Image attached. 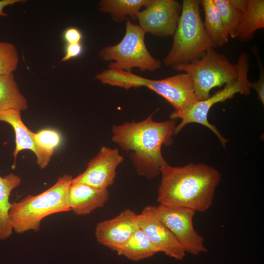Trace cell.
Segmentation results:
<instances>
[{"mask_svg": "<svg viewBox=\"0 0 264 264\" xmlns=\"http://www.w3.org/2000/svg\"><path fill=\"white\" fill-rule=\"evenodd\" d=\"M28 103L20 91L13 73L0 75V110H26Z\"/></svg>", "mask_w": 264, "mask_h": 264, "instance_id": "44dd1931", "label": "cell"}, {"mask_svg": "<svg viewBox=\"0 0 264 264\" xmlns=\"http://www.w3.org/2000/svg\"><path fill=\"white\" fill-rule=\"evenodd\" d=\"M64 37L67 44H78L80 43L82 35L78 29L70 27L65 31Z\"/></svg>", "mask_w": 264, "mask_h": 264, "instance_id": "d4e9b609", "label": "cell"}, {"mask_svg": "<svg viewBox=\"0 0 264 264\" xmlns=\"http://www.w3.org/2000/svg\"><path fill=\"white\" fill-rule=\"evenodd\" d=\"M105 85L129 89L145 87L164 98L174 108L170 115L175 116L188 110L198 101L190 76L184 72L160 80L142 77L132 71L107 69L103 75Z\"/></svg>", "mask_w": 264, "mask_h": 264, "instance_id": "277c9868", "label": "cell"}, {"mask_svg": "<svg viewBox=\"0 0 264 264\" xmlns=\"http://www.w3.org/2000/svg\"><path fill=\"white\" fill-rule=\"evenodd\" d=\"M250 88L254 89L258 94L259 100L264 104V73L263 69H261L260 76L258 80L250 83Z\"/></svg>", "mask_w": 264, "mask_h": 264, "instance_id": "4316f807", "label": "cell"}, {"mask_svg": "<svg viewBox=\"0 0 264 264\" xmlns=\"http://www.w3.org/2000/svg\"><path fill=\"white\" fill-rule=\"evenodd\" d=\"M72 179L70 175H63L42 193L28 195L20 201L11 203L8 217L13 231L18 234L30 230L37 232L46 217L71 211L67 194Z\"/></svg>", "mask_w": 264, "mask_h": 264, "instance_id": "3957f363", "label": "cell"}, {"mask_svg": "<svg viewBox=\"0 0 264 264\" xmlns=\"http://www.w3.org/2000/svg\"><path fill=\"white\" fill-rule=\"evenodd\" d=\"M22 180L18 175L10 173L0 176V240L8 238L12 234L8 213L11 203L9 197L12 191L19 186Z\"/></svg>", "mask_w": 264, "mask_h": 264, "instance_id": "d6986e66", "label": "cell"}, {"mask_svg": "<svg viewBox=\"0 0 264 264\" xmlns=\"http://www.w3.org/2000/svg\"><path fill=\"white\" fill-rule=\"evenodd\" d=\"M140 228L159 252L181 260L186 252L176 237L158 218L156 206H148L138 214Z\"/></svg>", "mask_w": 264, "mask_h": 264, "instance_id": "7c38bea8", "label": "cell"}, {"mask_svg": "<svg viewBox=\"0 0 264 264\" xmlns=\"http://www.w3.org/2000/svg\"><path fill=\"white\" fill-rule=\"evenodd\" d=\"M182 4L175 0H151L138 14L139 26L154 35L173 36L180 16Z\"/></svg>", "mask_w": 264, "mask_h": 264, "instance_id": "30bf717a", "label": "cell"}, {"mask_svg": "<svg viewBox=\"0 0 264 264\" xmlns=\"http://www.w3.org/2000/svg\"><path fill=\"white\" fill-rule=\"evenodd\" d=\"M223 24L228 34L235 38V34L239 24L242 12L235 8L229 0H214Z\"/></svg>", "mask_w": 264, "mask_h": 264, "instance_id": "7402d4cb", "label": "cell"}, {"mask_svg": "<svg viewBox=\"0 0 264 264\" xmlns=\"http://www.w3.org/2000/svg\"><path fill=\"white\" fill-rule=\"evenodd\" d=\"M176 120L156 122L152 115L139 122H127L111 128V140L130 157L137 173L148 179L160 174V168L168 163L163 156V145L170 146Z\"/></svg>", "mask_w": 264, "mask_h": 264, "instance_id": "6da1fadb", "label": "cell"}, {"mask_svg": "<svg viewBox=\"0 0 264 264\" xmlns=\"http://www.w3.org/2000/svg\"><path fill=\"white\" fill-rule=\"evenodd\" d=\"M145 32L129 19L126 22V32L117 44L103 47L100 57L109 62V69L132 71L133 68L154 71L160 68L161 62L148 51L145 42Z\"/></svg>", "mask_w": 264, "mask_h": 264, "instance_id": "52a82bcc", "label": "cell"}, {"mask_svg": "<svg viewBox=\"0 0 264 264\" xmlns=\"http://www.w3.org/2000/svg\"><path fill=\"white\" fill-rule=\"evenodd\" d=\"M0 122L9 124L14 131L16 143L13 151L14 164L20 152L29 150L36 155L37 163L41 169H44L48 165L51 158L36 145L32 136L33 132L22 121L21 111L16 110H0Z\"/></svg>", "mask_w": 264, "mask_h": 264, "instance_id": "5bb4252c", "label": "cell"}, {"mask_svg": "<svg viewBox=\"0 0 264 264\" xmlns=\"http://www.w3.org/2000/svg\"><path fill=\"white\" fill-rule=\"evenodd\" d=\"M116 251L119 255L134 261L149 258L159 252L140 228Z\"/></svg>", "mask_w": 264, "mask_h": 264, "instance_id": "ffe728a7", "label": "cell"}, {"mask_svg": "<svg viewBox=\"0 0 264 264\" xmlns=\"http://www.w3.org/2000/svg\"><path fill=\"white\" fill-rule=\"evenodd\" d=\"M198 0H183L172 46L163 59L166 66L187 64L214 46L204 29Z\"/></svg>", "mask_w": 264, "mask_h": 264, "instance_id": "5b68a950", "label": "cell"}, {"mask_svg": "<svg viewBox=\"0 0 264 264\" xmlns=\"http://www.w3.org/2000/svg\"><path fill=\"white\" fill-rule=\"evenodd\" d=\"M264 28V0H248L245 10L242 12L235 38L246 42L252 40L258 30Z\"/></svg>", "mask_w": 264, "mask_h": 264, "instance_id": "2e32d148", "label": "cell"}, {"mask_svg": "<svg viewBox=\"0 0 264 264\" xmlns=\"http://www.w3.org/2000/svg\"><path fill=\"white\" fill-rule=\"evenodd\" d=\"M199 1L204 12L203 25L207 36L215 47L223 46L228 42L229 36L214 0Z\"/></svg>", "mask_w": 264, "mask_h": 264, "instance_id": "ac0fdd59", "label": "cell"}, {"mask_svg": "<svg viewBox=\"0 0 264 264\" xmlns=\"http://www.w3.org/2000/svg\"><path fill=\"white\" fill-rule=\"evenodd\" d=\"M19 56L14 44L0 42V75L13 73L17 69Z\"/></svg>", "mask_w": 264, "mask_h": 264, "instance_id": "603a6c76", "label": "cell"}, {"mask_svg": "<svg viewBox=\"0 0 264 264\" xmlns=\"http://www.w3.org/2000/svg\"><path fill=\"white\" fill-rule=\"evenodd\" d=\"M24 0H0V16L5 17L7 13L4 12V9L11 5H13L19 2H25Z\"/></svg>", "mask_w": 264, "mask_h": 264, "instance_id": "83f0119b", "label": "cell"}, {"mask_svg": "<svg viewBox=\"0 0 264 264\" xmlns=\"http://www.w3.org/2000/svg\"><path fill=\"white\" fill-rule=\"evenodd\" d=\"M211 48L200 57L187 64L172 66L176 71L188 74L191 77L198 101L208 98L211 89L236 82L239 77L237 64Z\"/></svg>", "mask_w": 264, "mask_h": 264, "instance_id": "8992f818", "label": "cell"}, {"mask_svg": "<svg viewBox=\"0 0 264 264\" xmlns=\"http://www.w3.org/2000/svg\"><path fill=\"white\" fill-rule=\"evenodd\" d=\"M83 50V47L80 43L67 44L66 54L62 58L61 62H65L71 58L79 56Z\"/></svg>", "mask_w": 264, "mask_h": 264, "instance_id": "484cf974", "label": "cell"}, {"mask_svg": "<svg viewBox=\"0 0 264 264\" xmlns=\"http://www.w3.org/2000/svg\"><path fill=\"white\" fill-rule=\"evenodd\" d=\"M151 0H102L97 5L98 10L109 14L116 22H122L127 18L137 20L141 8L147 6Z\"/></svg>", "mask_w": 264, "mask_h": 264, "instance_id": "e0dca14e", "label": "cell"}, {"mask_svg": "<svg viewBox=\"0 0 264 264\" xmlns=\"http://www.w3.org/2000/svg\"><path fill=\"white\" fill-rule=\"evenodd\" d=\"M161 175L157 200L159 204L181 206L195 212H205L211 207L221 175L203 163H190L180 167L168 163L160 169Z\"/></svg>", "mask_w": 264, "mask_h": 264, "instance_id": "7a4b0ae2", "label": "cell"}, {"mask_svg": "<svg viewBox=\"0 0 264 264\" xmlns=\"http://www.w3.org/2000/svg\"><path fill=\"white\" fill-rule=\"evenodd\" d=\"M123 160L124 157L117 148L103 146L88 162L86 169L73 178L71 182L98 189H108L114 183L116 169Z\"/></svg>", "mask_w": 264, "mask_h": 264, "instance_id": "8fae6325", "label": "cell"}, {"mask_svg": "<svg viewBox=\"0 0 264 264\" xmlns=\"http://www.w3.org/2000/svg\"><path fill=\"white\" fill-rule=\"evenodd\" d=\"M139 228L138 214L126 209L113 219L98 222L95 235L99 243L116 251Z\"/></svg>", "mask_w": 264, "mask_h": 264, "instance_id": "4fadbf2b", "label": "cell"}, {"mask_svg": "<svg viewBox=\"0 0 264 264\" xmlns=\"http://www.w3.org/2000/svg\"><path fill=\"white\" fill-rule=\"evenodd\" d=\"M156 208L160 220L174 235L186 253L197 256L208 251L204 244V238L194 229V210L161 204Z\"/></svg>", "mask_w": 264, "mask_h": 264, "instance_id": "9c48e42d", "label": "cell"}, {"mask_svg": "<svg viewBox=\"0 0 264 264\" xmlns=\"http://www.w3.org/2000/svg\"><path fill=\"white\" fill-rule=\"evenodd\" d=\"M32 136L37 146L50 158L54 150L61 141L60 133L52 129H44L37 132H33Z\"/></svg>", "mask_w": 264, "mask_h": 264, "instance_id": "cb8c5ba5", "label": "cell"}, {"mask_svg": "<svg viewBox=\"0 0 264 264\" xmlns=\"http://www.w3.org/2000/svg\"><path fill=\"white\" fill-rule=\"evenodd\" d=\"M237 65L239 77L236 82L225 85L223 89L219 90L207 99L196 102L188 110L175 117L173 120L180 119L181 120L176 126L174 134H178L187 124H199L211 130L217 136L222 146L226 147L228 140L221 134L216 126L208 122V114L214 105L230 99L236 93L246 96L250 93V82L247 77L249 69L248 55L246 53H242L239 55Z\"/></svg>", "mask_w": 264, "mask_h": 264, "instance_id": "ba28073f", "label": "cell"}, {"mask_svg": "<svg viewBox=\"0 0 264 264\" xmlns=\"http://www.w3.org/2000/svg\"><path fill=\"white\" fill-rule=\"evenodd\" d=\"M232 5L240 12H243L247 7L248 0H229Z\"/></svg>", "mask_w": 264, "mask_h": 264, "instance_id": "f1b7e54d", "label": "cell"}, {"mask_svg": "<svg viewBox=\"0 0 264 264\" xmlns=\"http://www.w3.org/2000/svg\"><path fill=\"white\" fill-rule=\"evenodd\" d=\"M109 198L108 189H98L85 184L72 182L67 194V201L71 210L79 216L86 215L103 207Z\"/></svg>", "mask_w": 264, "mask_h": 264, "instance_id": "9a60e30c", "label": "cell"}]
</instances>
